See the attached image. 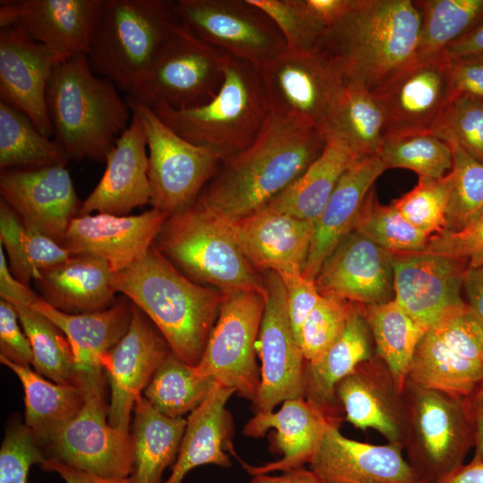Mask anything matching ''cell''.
<instances>
[{"label":"cell","mask_w":483,"mask_h":483,"mask_svg":"<svg viewBox=\"0 0 483 483\" xmlns=\"http://www.w3.org/2000/svg\"><path fill=\"white\" fill-rule=\"evenodd\" d=\"M6 301L16 310L30 342L34 370L53 382L76 385L74 357L64 333L30 304L13 300Z\"/></svg>","instance_id":"cell-42"},{"label":"cell","mask_w":483,"mask_h":483,"mask_svg":"<svg viewBox=\"0 0 483 483\" xmlns=\"http://www.w3.org/2000/svg\"><path fill=\"white\" fill-rule=\"evenodd\" d=\"M152 110L182 139L209 148L224 159L250 147L271 114L258 70L229 55L221 88L210 101L192 108Z\"/></svg>","instance_id":"cell-6"},{"label":"cell","mask_w":483,"mask_h":483,"mask_svg":"<svg viewBox=\"0 0 483 483\" xmlns=\"http://www.w3.org/2000/svg\"><path fill=\"white\" fill-rule=\"evenodd\" d=\"M359 160L342 143L326 140L317 159L262 209L315 222L343 174Z\"/></svg>","instance_id":"cell-35"},{"label":"cell","mask_w":483,"mask_h":483,"mask_svg":"<svg viewBox=\"0 0 483 483\" xmlns=\"http://www.w3.org/2000/svg\"><path fill=\"white\" fill-rule=\"evenodd\" d=\"M443 54L447 58L483 56V18L466 34L449 45Z\"/></svg>","instance_id":"cell-60"},{"label":"cell","mask_w":483,"mask_h":483,"mask_svg":"<svg viewBox=\"0 0 483 483\" xmlns=\"http://www.w3.org/2000/svg\"><path fill=\"white\" fill-rule=\"evenodd\" d=\"M113 275L105 259L73 255L41 271L33 282L48 304L63 312L81 314L106 309L115 301Z\"/></svg>","instance_id":"cell-32"},{"label":"cell","mask_w":483,"mask_h":483,"mask_svg":"<svg viewBox=\"0 0 483 483\" xmlns=\"http://www.w3.org/2000/svg\"><path fill=\"white\" fill-rule=\"evenodd\" d=\"M352 0H305L312 13L328 28L348 9Z\"/></svg>","instance_id":"cell-62"},{"label":"cell","mask_w":483,"mask_h":483,"mask_svg":"<svg viewBox=\"0 0 483 483\" xmlns=\"http://www.w3.org/2000/svg\"><path fill=\"white\" fill-rule=\"evenodd\" d=\"M335 395L345 420L354 428H372L388 443L404 445L408 419L404 393L377 354L341 380Z\"/></svg>","instance_id":"cell-22"},{"label":"cell","mask_w":483,"mask_h":483,"mask_svg":"<svg viewBox=\"0 0 483 483\" xmlns=\"http://www.w3.org/2000/svg\"><path fill=\"white\" fill-rule=\"evenodd\" d=\"M142 123L132 112L129 126L116 140L106 159L105 172L81 203L78 216L110 214L127 216L150 203L148 154Z\"/></svg>","instance_id":"cell-27"},{"label":"cell","mask_w":483,"mask_h":483,"mask_svg":"<svg viewBox=\"0 0 483 483\" xmlns=\"http://www.w3.org/2000/svg\"><path fill=\"white\" fill-rule=\"evenodd\" d=\"M55 60L20 28L0 30V99L24 113L47 138L54 136L47 109V89Z\"/></svg>","instance_id":"cell-24"},{"label":"cell","mask_w":483,"mask_h":483,"mask_svg":"<svg viewBox=\"0 0 483 483\" xmlns=\"http://www.w3.org/2000/svg\"><path fill=\"white\" fill-rule=\"evenodd\" d=\"M280 277L286 292L289 320L294 337L300 344L302 326L318 302L321 294L315 280L305 277L302 272L288 273L281 275Z\"/></svg>","instance_id":"cell-55"},{"label":"cell","mask_w":483,"mask_h":483,"mask_svg":"<svg viewBox=\"0 0 483 483\" xmlns=\"http://www.w3.org/2000/svg\"><path fill=\"white\" fill-rule=\"evenodd\" d=\"M21 326L17 312L13 305L1 299L0 358L19 366L30 367L33 362V352Z\"/></svg>","instance_id":"cell-56"},{"label":"cell","mask_w":483,"mask_h":483,"mask_svg":"<svg viewBox=\"0 0 483 483\" xmlns=\"http://www.w3.org/2000/svg\"><path fill=\"white\" fill-rule=\"evenodd\" d=\"M0 361L21 381L24 391V424L44 449L53 436L79 413L84 403L83 393L77 385L45 379L30 367L19 366L3 358Z\"/></svg>","instance_id":"cell-37"},{"label":"cell","mask_w":483,"mask_h":483,"mask_svg":"<svg viewBox=\"0 0 483 483\" xmlns=\"http://www.w3.org/2000/svg\"><path fill=\"white\" fill-rule=\"evenodd\" d=\"M374 341L376 354L385 362L394 382L403 391L415 349L428 331L416 323L393 299L360 305Z\"/></svg>","instance_id":"cell-39"},{"label":"cell","mask_w":483,"mask_h":483,"mask_svg":"<svg viewBox=\"0 0 483 483\" xmlns=\"http://www.w3.org/2000/svg\"><path fill=\"white\" fill-rule=\"evenodd\" d=\"M376 355L370 328L359 304L352 303L345 326L318 359L306 362L303 397L336 427L343 419L335 388L361 362Z\"/></svg>","instance_id":"cell-30"},{"label":"cell","mask_w":483,"mask_h":483,"mask_svg":"<svg viewBox=\"0 0 483 483\" xmlns=\"http://www.w3.org/2000/svg\"><path fill=\"white\" fill-rule=\"evenodd\" d=\"M46 459L29 428L19 420L12 422L0 448V483H27L30 468Z\"/></svg>","instance_id":"cell-52"},{"label":"cell","mask_w":483,"mask_h":483,"mask_svg":"<svg viewBox=\"0 0 483 483\" xmlns=\"http://www.w3.org/2000/svg\"><path fill=\"white\" fill-rule=\"evenodd\" d=\"M275 23L290 50L315 51L326 27L305 0H250Z\"/></svg>","instance_id":"cell-49"},{"label":"cell","mask_w":483,"mask_h":483,"mask_svg":"<svg viewBox=\"0 0 483 483\" xmlns=\"http://www.w3.org/2000/svg\"><path fill=\"white\" fill-rule=\"evenodd\" d=\"M45 471L57 473L65 483H132L131 478L109 479L73 469L61 462L47 458L40 465Z\"/></svg>","instance_id":"cell-59"},{"label":"cell","mask_w":483,"mask_h":483,"mask_svg":"<svg viewBox=\"0 0 483 483\" xmlns=\"http://www.w3.org/2000/svg\"><path fill=\"white\" fill-rule=\"evenodd\" d=\"M170 352L157 328L133 304L128 330L102 360L111 390L108 421L112 427L130 431L137 399Z\"/></svg>","instance_id":"cell-17"},{"label":"cell","mask_w":483,"mask_h":483,"mask_svg":"<svg viewBox=\"0 0 483 483\" xmlns=\"http://www.w3.org/2000/svg\"><path fill=\"white\" fill-rule=\"evenodd\" d=\"M77 386L84 403L44 448L47 458L103 478L131 477L134 470L131 433L108 421L104 376L80 380Z\"/></svg>","instance_id":"cell-12"},{"label":"cell","mask_w":483,"mask_h":483,"mask_svg":"<svg viewBox=\"0 0 483 483\" xmlns=\"http://www.w3.org/2000/svg\"><path fill=\"white\" fill-rule=\"evenodd\" d=\"M30 305L51 320L66 336L74 357L75 384L104 375V356L129 328L132 302L125 296L107 309L89 313L63 312L38 296Z\"/></svg>","instance_id":"cell-29"},{"label":"cell","mask_w":483,"mask_h":483,"mask_svg":"<svg viewBox=\"0 0 483 483\" xmlns=\"http://www.w3.org/2000/svg\"><path fill=\"white\" fill-rule=\"evenodd\" d=\"M154 245L197 283L223 292L267 294L264 277L245 258L224 223L195 203L165 219Z\"/></svg>","instance_id":"cell-7"},{"label":"cell","mask_w":483,"mask_h":483,"mask_svg":"<svg viewBox=\"0 0 483 483\" xmlns=\"http://www.w3.org/2000/svg\"><path fill=\"white\" fill-rule=\"evenodd\" d=\"M353 231L393 253L421 252L429 238L407 222L392 203L380 204L373 190L365 198Z\"/></svg>","instance_id":"cell-46"},{"label":"cell","mask_w":483,"mask_h":483,"mask_svg":"<svg viewBox=\"0 0 483 483\" xmlns=\"http://www.w3.org/2000/svg\"><path fill=\"white\" fill-rule=\"evenodd\" d=\"M186 425L187 419L162 414L144 396L137 399L131 432L132 483H161L165 470L177 458Z\"/></svg>","instance_id":"cell-36"},{"label":"cell","mask_w":483,"mask_h":483,"mask_svg":"<svg viewBox=\"0 0 483 483\" xmlns=\"http://www.w3.org/2000/svg\"><path fill=\"white\" fill-rule=\"evenodd\" d=\"M102 2L1 0L0 28H20L43 45L57 64L88 54Z\"/></svg>","instance_id":"cell-18"},{"label":"cell","mask_w":483,"mask_h":483,"mask_svg":"<svg viewBox=\"0 0 483 483\" xmlns=\"http://www.w3.org/2000/svg\"><path fill=\"white\" fill-rule=\"evenodd\" d=\"M113 285L154 324L178 358L201 359L225 292L186 276L153 244L130 267L114 273Z\"/></svg>","instance_id":"cell-3"},{"label":"cell","mask_w":483,"mask_h":483,"mask_svg":"<svg viewBox=\"0 0 483 483\" xmlns=\"http://www.w3.org/2000/svg\"><path fill=\"white\" fill-rule=\"evenodd\" d=\"M325 145L316 128L270 114L250 147L223 159L194 203L223 222L249 216L298 179Z\"/></svg>","instance_id":"cell-1"},{"label":"cell","mask_w":483,"mask_h":483,"mask_svg":"<svg viewBox=\"0 0 483 483\" xmlns=\"http://www.w3.org/2000/svg\"><path fill=\"white\" fill-rule=\"evenodd\" d=\"M377 156L386 170L404 168L419 177L439 179L453 167L451 147L433 130L387 133Z\"/></svg>","instance_id":"cell-44"},{"label":"cell","mask_w":483,"mask_h":483,"mask_svg":"<svg viewBox=\"0 0 483 483\" xmlns=\"http://www.w3.org/2000/svg\"><path fill=\"white\" fill-rule=\"evenodd\" d=\"M430 330L463 357L483 362V321L467 302Z\"/></svg>","instance_id":"cell-53"},{"label":"cell","mask_w":483,"mask_h":483,"mask_svg":"<svg viewBox=\"0 0 483 483\" xmlns=\"http://www.w3.org/2000/svg\"><path fill=\"white\" fill-rule=\"evenodd\" d=\"M329 424L304 397L284 401L276 411L255 413L245 424L244 435L257 438L274 429V446L282 457L264 465L244 463V469L254 476L303 467L313 459Z\"/></svg>","instance_id":"cell-28"},{"label":"cell","mask_w":483,"mask_h":483,"mask_svg":"<svg viewBox=\"0 0 483 483\" xmlns=\"http://www.w3.org/2000/svg\"><path fill=\"white\" fill-rule=\"evenodd\" d=\"M55 140L70 160L106 162L130 124V106L111 80L97 76L88 56L55 65L47 89Z\"/></svg>","instance_id":"cell-4"},{"label":"cell","mask_w":483,"mask_h":483,"mask_svg":"<svg viewBox=\"0 0 483 483\" xmlns=\"http://www.w3.org/2000/svg\"><path fill=\"white\" fill-rule=\"evenodd\" d=\"M452 186L451 172L439 179L419 177L418 183L392 204L407 222L430 237L445 230Z\"/></svg>","instance_id":"cell-48"},{"label":"cell","mask_w":483,"mask_h":483,"mask_svg":"<svg viewBox=\"0 0 483 483\" xmlns=\"http://www.w3.org/2000/svg\"><path fill=\"white\" fill-rule=\"evenodd\" d=\"M182 24L175 1L103 0L89 64L128 95Z\"/></svg>","instance_id":"cell-5"},{"label":"cell","mask_w":483,"mask_h":483,"mask_svg":"<svg viewBox=\"0 0 483 483\" xmlns=\"http://www.w3.org/2000/svg\"><path fill=\"white\" fill-rule=\"evenodd\" d=\"M375 94L386 114V134L434 131L453 97L448 58L441 54L414 60Z\"/></svg>","instance_id":"cell-20"},{"label":"cell","mask_w":483,"mask_h":483,"mask_svg":"<svg viewBox=\"0 0 483 483\" xmlns=\"http://www.w3.org/2000/svg\"><path fill=\"white\" fill-rule=\"evenodd\" d=\"M393 254L394 300L425 329L466 304L461 295L466 260L425 251Z\"/></svg>","instance_id":"cell-16"},{"label":"cell","mask_w":483,"mask_h":483,"mask_svg":"<svg viewBox=\"0 0 483 483\" xmlns=\"http://www.w3.org/2000/svg\"><path fill=\"white\" fill-rule=\"evenodd\" d=\"M61 145L43 135L21 111L0 101V168L37 169L66 166Z\"/></svg>","instance_id":"cell-41"},{"label":"cell","mask_w":483,"mask_h":483,"mask_svg":"<svg viewBox=\"0 0 483 483\" xmlns=\"http://www.w3.org/2000/svg\"><path fill=\"white\" fill-rule=\"evenodd\" d=\"M403 393L408 409L406 459L420 483H436L462 467L473 447L465 397L410 380Z\"/></svg>","instance_id":"cell-8"},{"label":"cell","mask_w":483,"mask_h":483,"mask_svg":"<svg viewBox=\"0 0 483 483\" xmlns=\"http://www.w3.org/2000/svg\"><path fill=\"white\" fill-rule=\"evenodd\" d=\"M215 384L213 379L199 377L194 366L170 352L143 393L162 414L182 418L206 399Z\"/></svg>","instance_id":"cell-43"},{"label":"cell","mask_w":483,"mask_h":483,"mask_svg":"<svg viewBox=\"0 0 483 483\" xmlns=\"http://www.w3.org/2000/svg\"><path fill=\"white\" fill-rule=\"evenodd\" d=\"M423 251L464 259L468 267L483 266V209L462 229L431 235Z\"/></svg>","instance_id":"cell-54"},{"label":"cell","mask_w":483,"mask_h":483,"mask_svg":"<svg viewBox=\"0 0 483 483\" xmlns=\"http://www.w3.org/2000/svg\"><path fill=\"white\" fill-rule=\"evenodd\" d=\"M386 170L375 155L357 161L343 174L314 222L311 245L302 271L305 277L315 280L325 260L353 231L365 198Z\"/></svg>","instance_id":"cell-31"},{"label":"cell","mask_w":483,"mask_h":483,"mask_svg":"<svg viewBox=\"0 0 483 483\" xmlns=\"http://www.w3.org/2000/svg\"><path fill=\"white\" fill-rule=\"evenodd\" d=\"M408 380L453 396L467 397L483 383V362L463 357L429 329L415 349Z\"/></svg>","instance_id":"cell-38"},{"label":"cell","mask_w":483,"mask_h":483,"mask_svg":"<svg viewBox=\"0 0 483 483\" xmlns=\"http://www.w3.org/2000/svg\"><path fill=\"white\" fill-rule=\"evenodd\" d=\"M421 13L412 0H352L316 52L343 84L377 93L416 59Z\"/></svg>","instance_id":"cell-2"},{"label":"cell","mask_w":483,"mask_h":483,"mask_svg":"<svg viewBox=\"0 0 483 483\" xmlns=\"http://www.w3.org/2000/svg\"><path fill=\"white\" fill-rule=\"evenodd\" d=\"M352 302L332 295H321L307 317L301 332L300 346L306 362L322 355L342 333Z\"/></svg>","instance_id":"cell-50"},{"label":"cell","mask_w":483,"mask_h":483,"mask_svg":"<svg viewBox=\"0 0 483 483\" xmlns=\"http://www.w3.org/2000/svg\"><path fill=\"white\" fill-rule=\"evenodd\" d=\"M435 132L451 134L462 148L483 164V100L456 94L450 100Z\"/></svg>","instance_id":"cell-51"},{"label":"cell","mask_w":483,"mask_h":483,"mask_svg":"<svg viewBox=\"0 0 483 483\" xmlns=\"http://www.w3.org/2000/svg\"><path fill=\"white\" fill-rule=\"evenodd\" d=\"M436 483H483V462L471 461Z\"/></svg>","instance_id":"cell-64"},{"label":"cell","mask_w":483,"mask_h":483,"mask_svg":"<svg viewBox=\"0 0 483 483\" xmlns=\"http://www.w3.org/2000/svg\"><path fill=\"white\" fill-rule=\"evenodd\" d=\"M325 140L344 145L362 159L377 155L387 119L377 96L356 84H343L317 129Z\"/></svg>","instance_id":"cell-34"},{"label":"cell","mask_w":483,"mask_h":483,"mask_svg":"<svg viewBox=\"0 0 483 483\" xmlns=\"http://www.w3.org/2000/svg\"><path fill=\"white\" fill-rule=\"evenodd\" d=\"M140 117L148 150L150 205L167 216L192 205L216 173L223 157L176 134L149 107L125 98Z\"/></svg>","instance_id":"cell-10"},{"label":"cell","mask_w":483,"mask_h":483,"mask_svg":"<svg viewBox=\"0 0 483 483\" xmlns=\"http://www.w3.org/2000/svg\"><path fill=\"white\" fill-rule=\"evenodd\" d=\"M175 6L196 36L258 70L287 48L273 20L250 0H177Z\"/></svg>","instance_id":"cell-13"},{"label":"cell","mask_w":483,"mask_h":483,"mask_svg":"<svg viewBox=\"0 0 483 483\" xmlns=\"http://www.w3.org/2000/svg\"><path fill=\"white\" fill-rule=\"evenodd\" d=\"M227 56L182 22L127 97L151 109L200 106L220 89Z\"/></svg>","instance_id":"cell-9"},{"label":"cell","mask_w":483,"mask_h":483,"mask_svg":"<svg viewBox=\"0 0 483 483\" xmlns=\"http://www.w3.org/2000/svg\"><path fill=\"white\" fill-rule=\"evenodd\" d=\"M233 394V388L216 382L206 399L190 413L172 473L165 483H182L190 470L201 465H231L226 451L233 453V420L226 403Z\"/></svg>","instance_id":"cell-33"},{"label":"cell","mask_w":483,"mask_h":483,"mask_svg":"<svg viewBox=\"0 0 483 483\" xmlns=\"http://www.w3.org/2000/svg\"><path fill=\"white\" fill-rule=\"evenodd\" d=\"M0 244L8 256L12 275L27 286L41 271L72 256L61 243L24 225L3 199H0Z\"/></svg>","instance_id":"cell-40"},{"label":"cell","mask_w":483,"mask_h":483,"mask_svg":"<svg viewBox=\"0 0 483 483\" xmlns=\"http://www.w3.org/2000/svg\"><path fill=\"white\" fill-rule=\"evenodd\" d=\"M453 96L466 94L483 100V56L448 58Z\"/></svg>","instance_id":"cell-57"},{"label":"cell","mask_w":483,"mask_h":483,"mask_svg":"<svg viewBox=\"0 0 483 483\" xmlns=\"http://www.w3.org/2000/svg\"><path fill=\"white\" fill-rule=\"evenodd\" d=\"M0 193L24 225L61 244L81 206L64 165L1 170Z\"/></svg>","instance_id":"cell-19"},{"label":"cell","mask_w":483,"mask_h":483,"mask_svg":"<svg viewBox=\"0 0 483 483\" xmlns=\"http://www.w3.org/2000/svg\"><path fill=\"white\" fill-rule=\"evenodd\" d=\"M473 435V462H483V383L465 397Z\"/></svg>","instance_id":"cell-58"},{"label":"cell","mask_w":483,"mask_h":483,"mask_svg":"<svg viewBox=\"0 0 483 483\" xmlns=\"http://www.w3.org/2000/svg\"><path fill=\"white\" fill-rule=\"evenodd\" d=\"M462 289L465 301L483 321V266L467 268Z\"/></svg>","instance_id":"cell-61"},{"label":"cell","mask_w":483,"mask_h":483,"mask_svg":"<svg viewBox=\"0 0 483 483\" xmlns=\"http://www.w3.org/2000/svg\"><path fill=\"white\" fill-rule=\"evenodd\" d=\"M266 305L257 342L261 360L255 413L271 412L286 400L303 397L306 360L289 320L286 292L280 275L264 273Z\"/></svg>","instance_id":"cell-15"},{"label":"cell","mask_w":483,"mask_h":483,"mask_svg":"<svg viewBox=\"0 0 483 483\" xmlns=\"http://www.w3.org/2000/svg\"><path fill=\"white\" fill-rule=\"evenodd\" d=\"M393 252L352 231L323 263L315 283L321 295L360 305L393 300Z\"/></svg>","instance_id":"cell-21"},{"label":"cell","mask_w":483,"mask_h":483,"mask_svg":"<svg viewBox=\"0 0 483 483\" xmlns=\"http://www.w3.org/2000/svg\"><path fill=\"white\" fill-rule=\"evenodd\" d=\"M421 27L415 60L443 54L483 18V0L417 1Z\"/></svg>","instance_id":"cell-45"},{"label":"cell","mask_w":483,"mask_h":483,"mask_svg":"<svg viewBox=\"0 0 483 483\" xmlns=\"http://www.w3.org/2000/svg\"><path fill=\"white\" fill-rule=\"evenodd\" d=\"M250 483H325L310 469L303 467L284 471L280 475H254Z\"/></svg>","instance_id":"cell-63"},{"label":"cell","mask_w":483,"mask_h":483,"mask_svg":"<svg viewBox=\"0 0 483 483\" xmlns=\"http://www.w3.org/2000/svg\"><path fill=\"white\" fill-rule=\"evenodd\" d=\"M436 134L448 143L453 153V186L445 230L456 232L483 209V164L465 151L451 134Z\"/></svg>","instance_id":"cell-47"},{"label":"cell","mask_w":483,"mask_h":483,"mask_svg":"<svg viewBox=\"0 0 483 483\" xmlns=\"http://www.w3.org/2000/svg\"><path fill=\"white\" fill-rule=\"evenodd\" d=\"M167 217L154 208L135 216H78L71 222L62 245L72 256L105 259L116 273L148 252Z\"/></svg>","instance_id":"cell-23"},{"label":"cell","mask_w":483,"mask_h":483,"mask_svg":"<svg viewBox=\"0 0 483 483\" xmlns=\"http://www.w3.org/2000/svg\"><path fill=\"white\" fill-rule=\"evenodd\" d=\"M258 72L271 114L316 129L343 85L316 51L286 48Z\"/></svg>","instance_id":"cell-14"},{"label":"cell","mask_w":483,"mask_h":483,"mask_svg":"<svg viewBox=\"0 0 483 483\" xmlns=\"http://www.w3.org/2000/svg\"><path fill=\"white\" fill-rule=\"evenodd\" d=\"M223 223L257 271H274L280 275L303 271L314 222L261 209L242 219Z\"/></svg>","instance_id":"cell-26"},{"label":"cell","mask_w":483,"mask_h":483,"mask_svg":"<svg viewBox=\"0 0 483 483\" xmlns=\"http://www.w3.org/2000/svg\"><path fill=\"white\" fill-rule=\"evenodd\" d=\"M403 450L347 438L329 424L309 467L325 483H420Z\"/></svg>","instance_id":"cell-25"},{"label":"cell","mask_w":483,"mask_h":483,"mask_svg":"<svg viewBox=\"0 0 483 483\" xmlns=\"http://www.w3.org/2000/svg\"><path fill=\"white\" fill-rule=\"evenodd\" d=\"M266 297L253 291L225 292L216 322L194 367L199 377L233 388L252 403L260 386L257 342Z\"/></svg>","instance_id":"cell-11"}]
</instances>
